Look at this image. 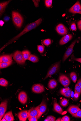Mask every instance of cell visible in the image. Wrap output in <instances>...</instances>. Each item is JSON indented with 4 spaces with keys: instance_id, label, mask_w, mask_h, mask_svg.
Returning a JSON list of instances; mask_svg holds the SVG:
<instances>
[{
    "instance_id": "7402d4cb",
    "label": "cell",
    "mask_w": 81,
    "mask_h": 121,
    "mask_svg": "<svg viewBox=\"0 0 81 121\" xmlns=\"http://www.w3.org/2000/svg\"><path fill=\"white\" fill-rule=\"evenodd\" d=\"M57 85L56 81L54 79L51 80L48 83V86L50 89H53L55 88Z\"/></svg>"
},
{
    "instance_id": "44dd1931",
    "label": "cell",
    "mask_w": 81,
    "mask_h": 121,
    "mask_svg": "<svg viewBox=\"0 0 81 121\" xmlns=\"http://www.w3.org/2000/svg\"><path fill=\"white\" fill-rule=\"evenodd\" d=\"M4 118L7 121H13L14 120L12 111L6 113L4 116Z\"/></svg>"
},
{
    "instance_id": "8d00e7d4",
    "label": "cell",
    "mask_w": 81,
    "mask_h": 121,
    "mask_svg": "<svg viewBox=\"0 0 81 121\" xmlns=\"http://www.w3.org/2000/svg\"><path fill=\"white\" fill-rule=\"evenodd\" d=\"M74 56L72 55L71 57V60H75L78 61L81 63V58H75Z\"/></svg>"
},
{
    "instance_id": "484cf974",
    "label": "cell",
    "mask_w": 81,
    "mask_h": 121,
    "mask_svg": "<svg viewBox=\"0 0 81 121\" xmlns=\"http://www.w3.org/2000/svg\"><path fill=\"white\" fill-rule=\"evenodd\" d=\"M70 76L73 82L76 83L77 80V76L76 73L74 72H71L70 74Z\"/></svg>"
},
{
    "instance_id": "cb8c5ba5",
    "label": "cell",
    "mask_w": 81,
    "mask_h": 121,
    "mask_svg": "<svg viewBox=\"0 0 81 121\" xmlns=\"http://www.w3.org/2000/svg\"><path fill=\"white\" fill-rule=\"evenodd\" d=\"M33 63L37 62L39 61L38 57L35 56L31 54L29 58L28 59Z\"/></svg>"
},
{
    "instance_id": "4316f807",
    "label": "cell",
    "mask_w": 81,
    "mask_h": 121,
    "mask_svg": "<svg viewBox=\"0 0 81 121\" xmlns=\"http://www.w3.org/2000/svg\"><path fill=\"white\" fill-rule=\"evenodd\" d=\"M8 84V81L6 80L3 78L0 79V85L3 86H7Z\"/></svg>"
},
{
    "instance_id": "9c48e42d",
    "label": "cell",
    "mask_w": 81,
    "mask_h": 121,
    "mask_svg": "<svg viewBox=\"0 0 81 121\" xmlns=\"http://www.w3.org/2000/svg\"><path fill=\"white\" fill-rule=\"evenodd\" d=\"M39 105L33 107L30 109L28 112V117H38L39 112Z\"/></svg>"
},
{
    "instance_id": "2e32d148",
    "label": "cell",
    "mask_w": 81,
    "mask_h": 121,
    "mask_svg": "<svg viewBox=\"0 0 81 121\" xmlns=\"http://www.w3.org/2000/svg\"><path fill=\"white\" fill-rule=\"evenodd\" d=\"M72 38L71 34H68L62 37L60 41V44L61 45L65 44L70 41Z\"/></svg>"
},
{
    "instance_id": "d590c367",
    "label": "cell",
    "mask_w": 81,
    "mask_h": 121,
    "mask_svg": "<svg viewBox=\"0 0 81 121\" xmlns=\"http://www.w3.org/2000/svg\"><path fill=\"white\" fill-rule=\"evenodd\" d=\"M29 120L30 121H37V117H31L28 118Z\"/></svg>"
},
{
    "instance_id": "d4e9b609",
    "label": "cell",
    "mask_w": 81,
    "mask_h": 121,
    "mask_svg": "<svg viewBox=\"0 0 81 121\" xmlns=\"http://www.w3.org/2000/svg\"><path fill=\"white\" fill-rule=\"evenodd\" d=\"M22 53L25 60H28L30 55V52L28 50H25L23 51Z\"/></svg>"
},
{
    "instance_id": "ba28073f",
    "label": "cell",
    "mask_w": 81,
    "mask_h": 121,
    "mask_svg": "<svg viewBox=\"0 0 81 121\" xmlns=\"http://www.w3.org/2000/svg\"><path fill=\"white\" fill-rule=\"evenodd\" d=\"M8 101L7 100L2 102L0 105V121L4 115L6 111Z\"/></svg>"
},
{
    "instance_id": "7c38bea8",
    "label": "cell",
    "mask_w": 81,
    "mask_h": 121,
    "mask_svg": "<svg viewBox=\"0 0 81 121\" xmlns=\"http://www.w3.org/2000/svg\"><path fill=\"white\" fill-rule=\"evenodd\" d=\"M18 98L19 101L23 104H25L27 102V95L26 93L24 92H20Z\"/></svg>"
},
{
    "instance_id": "f1b7e54d",
    "label": "cell",
    "mask_w": 81,
    "mask_h": 121,
    "mask_svg": "<svg viewBox=\"0 0 81 121\" xmlns=\"http://www.w3.org/2000/svg\"><path fill=\"white\" fill-rule=\"evenodd\" d=\"M52 0H46L45 1V4L46 7L48 8L51 7L52 5Z\"/></svg>"
},
{
    "instance_id": "e0dca14e",
    "label": "cell",
    "mask_w": 81,
    "mask_h": 121,
    "mask_svg": "<svg viewBox=\"0 0 81 121\" xmlns=\"http://www.w3.org/2000/svg\"><path fill=\"white\" fill-rule=\"evenodd\" d=\"M53 108L54 110L56 112L60 114H62L63 112L62 108L60 106L57 104V100L56 99L54 100Z\"/></svg>"
},
{
    "instance_id": "d6986e66",
    "label": "cell",
    "mask_w": 81,
    "mask_h": 121,
    "mask_svg": "<svg viewBox=\"0 0 81 121\" xmlns=\"http://www.w3.org/2000/svg\"><path fill=\"white\" fill-rule=\"evenodd\" d=\"M80 109L77 106L71 105L68 108L67 111L71 114L73 115L76 113Z\"/></svg>"
},
{
    "instance_id": "d6a6232c",
    "label": "cell",
    "mask_w": 81,
    "mask_h": 121,
    "mask_svg": "<svg viewBox=\"0 0 81 121\" xmlns=\"http://www.w3.org/2000/svg\"><path fill=\"white\" fill-rule=\"evenodd\" d=\"M38 49L40 53H43L44 50V46L42 45H38Z\"/></svg>"
},
{
    "instance_id": "e575fe53",
    "label": "cell",
    "mask_w": 81,
    "mask_h": 121,
    "mask_svg": "<svg viewBox=\"0 0 81 121\" xmlns=\"http://www.w3.org/2000/svg\"><path fill=\"white\" fill-rule=\"evenodd\" d=\"M70 120V118L69 117L67 116H66L63 117L61 118V121H69Z\"/></svg>"
},
{
    "instance_id": "1f68e13d",
    "label": "cell",
    "mask_w": 81,
    "mask_h": 121,
    "mask_svg": "<svg viewBox=\"0 0 81 121\" xmlns=\"http://www.w3.org/2000/svg\"><path fill=\"white\" fill-rule=\"evenodd\" d=\"M73 117L76 118H81V109H80L76 113L72 115Z\"/></svg>"
},
{
    "instance_id": "9a60e30c",
    "label": "cell",
    "mask_w": 81,
    "mask_h": 121,
    "mask_svg": "<svg viewBox=\"0 0 81 121\" xmlns=\"http://www.w3.org/2000/svg\"><path fill=\"white\" fill-rule=\"evenodd\" d=\"M27 111H22L19 112L18 115V117L20 121H25L28 118Z\"/></svg>"
},
{
    "instance_id": "5bb4252c",
    "label": "cell",
    "mask_w": 81,
    "mask_h": 121,
    "mask_svg": "<svg viewBox=\"0 0 81 121\" xmlns=\"http://www.w3.org/2000/svg\"><path fill=\"white\" fill-rule=\"evenodd\" d=\"M60 93L62 95L65 97L70 98L71 96L72 91L69 87H67L61 89Z\"/></svg>"
},
{
    "instance_id": "ee69618b",
    "label": "cell",
    "mask_w": 81,
    "mask_h": 121,
    "mask_svg": "<svg viewBox=\"0 0 81 121\" xmlns=\"http://www.w3.org/2000/svg\"><path fill=\"white\" fill-rule=\"evenodd\" d=\"M4 22L2 20L0 21V26H2L4 25Z\"/></svg>"
},
{
    "instance_id": "5b68a950",
    "label": "cell",
    "mask_w": 81,
    "mask_h": 121,
    "mask_svg": "<svg viewBox=\"0 0 81 121\" xmlns=\"http://www.w3.org/2000/svg\"><path fill=\"white\" fill-rule=\"evenodd\" d=\"M76 41L77 40H76L72 42L71 45L68 48L63 56V62H64L72 53Z\"/></svg>"
},
{
    "instance_id": "b9f144b4",
    "label": "cell",
    "mask_w": 81,
    "mask_h": 121,
    "mask_svg": "<svg viewBox=\"0 0 81 121\" xmlns=\"http://www.w3.org/2000/svg\"><path fill=\"white\" fill-rule=\"evenodd\" d=\"M10 17L8 16H5L4 18V20L6 22L7 21H9L10 19Z\"/></svg>"
},
{
    "instance_id": "6da1fadb",
    "label": "cell",
    "mask_w": 81,
    "mask_h": 121,
    "mask_svg": "<svg viewBox=\"0 0 81 121\" xmlns=\"http://www.w3.org/2000/svg\"><path fill=\"white\" fill-rule=\"evenodd\" d=\"M42 19L40 18L33 22L31 23L28 25L19 35L16 36L10 40L1 49V51L6 47L10 44L14 42L17 40L22 35L25 34L28 32L32 30L35 28L41 23Z\"/></svg>"
},
{
    "instance_id": "8992f818",
    "label": "cell",
    "mask_w": 81,
    "mask_h": 121,
    "mask_svg": "<svg viewBox=\"0 0 81 121\" xmlns=\"http://www.w3.org/2000/svg\"><path fill=\"white\" fill-rule=\"evenodd\" d=\"M69 11L73 13L81 14V6L79 1L77 2L69 10Z\"/></svg>"
},
{
    "instance_id": "74e56055",
    "label": "cell",
    "mask_w": 81,
    "mask_h": 121,
    "mask_svg": "<svg viewBox=\"0 0 81 121\" xmlns=\"http://www.w3.org/2000/svg\"><path fill=\"white\" fill-rule=\"evenodd\" d=\"M71 28L73 31H76L77 29V28L75 23H73L72 24L71 26Z\"/></svg>"
},
{
    "instance_id": "ab89813d",
    "label": "cell",
    "mask_w": 81,
    "mask_h": 121,
    "mask_svg": "<svg viewBox=\"0 0 81 121\" xmlns=\"http://www.w3.org/2000/svg\"><path fill=\"white\" fill-rule=\"evenodd\" d=\"M34 3V5H35L36 7H38V5L39 2L40 1L38 0H33V1Z\"/></svg>"
},
{
    "instance_id": "4fadbf2b",
    "label": "cell",
    "mask_w": 81,
    "mask_h": 121,
    "mask_svg": "<svg viewBox=\"0 0 81 121\" xmlns=\"http://www.w3.org/2000/svg\"><path fill=\"white\" fill-rule=\"evenodd\" d=\"M39 112L37 117L38 119H39L42 115L44 113L47 109V106L45 103L43 101L39 105Z\"/></svg>"
},
{
    "instance_id": "f35d334b",
    "label": "cell",
    "mask_w": 81,
    "mask_h": 121,
    "mask_svg": "<svg viewBox=\"0 0 81 121\" xmlns=\"http://www.w3.org/2000/svg\"><path fill=\"white\" fill-rule=\"evenodd\" d=\"M80 94L76 92H75V93L74 95V98L75 100H77L79 98Z\"/></svg>"
},
{
    "instance_id": "30bf717a",
    "label": "cell",
    "mask_w": 81,
    "mask_h": 121,
    "mask_svg": "<svg viewBox=\"0 0 81 121\" xmlns=\"http://www.w3.org/2000/svg\"><path fill=\"white\" fill-rule=\"evenodd\" d=\"M56 30L60 35H64L67 34V28L63 24H60L56 27Z\"/></svg>"
},
{
    "instance_id": "7a4b0ae2",
    "label": "cell",
    "mask_w": 81,
    "mask_h": 121,
    "mask_svg": "<svg viewBox=\"0 0 81 121\" xmlns=\"http://www.w3.org/2000/svg\"><path fill=\"white\" fill-rule=\"evenodd\" d=\"M12 17L13 22L16 26L18 28L22 26L23 22V18L19 13L15 11H13Z\"/></svg>"
},
{
    "instance_id": "3957f363",
    "label": "cell",
    "mask_w": 81,
    "mask_h": 121,
    "mask_svg": "<svg viewBox=\"0 0 81 121\" xmlns=\"http://www.w3.org/2000/svg\"><path fill=\"white\" fill-rule=\"evenodd\" d=\"M13 57L14 60L18 64H24L26 60H25L22 53L19 51H17L13 54Z\"/></svg>"
},
{
    "instance_id": "7bdbcfd3",
    "label": "cell",
    "mask_w": 81,
    "mask_h": 121,
    "mask_svg": "<svg viewBox=\"0 0 81 121\" xmlns=\"http://www.w3.org/2000/svg\"><path fill=\"white\" fill-rule=\"evenodd\" d=\"M77 83L80 87L81 89V78L80 79L78 80Z\"/></svg>"
},
{
    "instance_id": "83f0119b",
    "label": "cell",
    "mask_w": 81,
    "mask_h": 121,
    "mask_svg": "<svg viewBox=\"0 0 81 121\" xmlns=\"http://www.w3.org/2000/svg\"><path fill=\"white\" fill-rule=\"evenodd\" d=\"M68 103V100L67 99L63 98L61 101L60 104L62 106L65 107L67 105Z\"/></svg>"
},
{
    "instance_id": "bcb514c9",
    "label": "cell",
    "mask_w": 81,
    "mask_h": 121,
    "mask_svg": "<svg viewBox=\"0 0 81 121\" xmlns=\"http://www.w3.org/2000/svg\"><path fill=\"white\" fill-rule=\"evenodd\" d=\"M1 121H7V120L5 118H3L2 120H1Z\"/></svg>"
},
{
    "instance_id": "f6af8a7d",
    "label": "cell",
    "mask_w": 81,
    "mask_h": 121,
    "mask_svg": "<svg viewBox=\"0 0 81 121\" xmlns=\"http://www.w3.org/2000/svg\"><path fill=\"white\" fill-rule=\"evenodd\" d=\"M61 118H59L57 119V120H56L55 121H61Z\"/></svg>"
},
{
    "instance_id": "ac0fdd59",
    "label": "cell",
    "mask_w": 81,
    "mask_h": 121,
    "mask_svg": "<svg viewBox=\"0 0 81 121\" xmlns=\"http://www.w3.org/2000/svg\"><path fill=\"white\" fill-rule=\"evenodd\" d=\"M12 60V54L4 55L1 56L0 58V62L1 63L8 62Z\"/></svg>"
},
{
    "instance_id": "f546056e",
    "label": "cell",
    "mask_w": 81,
    "mask_h": 121,
    "mask_svg": "<svg viewBox=\"0 0 81 121\" xmlns=\"http://www.w3.org/2000/svg\"><path fill=\"white\" fill-rule=\"evenodd\" d=\"M51 43V41L49 39H45L43 41L44 44L46 46H48L50 45Z\"/></svg>"
},
{
    "instance_id": "4dcf8cb0",
    "label": "cell",
    "mask_w": 81,
    "mask_h": 121,
    "mask_svg": "<svg viewBox=\"0 0 81 121\" xmlns=\"http://www.w3.org/2000/svg\"><path fill=\"white\" fill-rule=\"evenodd\" d=\"M75 92H77L80 94L81 93V89L77 83L75 85Z\"/></svg>"
},
{
    "instance_id": "52a82bcc",
    "label": "cell",
    "mask_w": 81,
    "mask_h": 121,
    "mask_svg": "<svg viewBox=\"0 0 81 121\" xmlns=\"http://www.w3.org/2000/svg\"><path fill=\"white\" fill-rule=\"evenodd\" d=\"M32 90L34 93L39 94L43 92L45 90L44 86L40 84H34L33 86Z\"/></svg>"
},
{
    "instance_id": "8fae6325",
    "label": "cell",
    "mask_w": 81,
    "mask_h": 121,
    "mask_svg": "<svg viewBox=\"0 0 81 121\" xmlns=\"http://www.w3.org/2000/svg\"><path fill=\"white\" fill-rule=\"evenodd\" d=\"M59 81L61 83L64 87L68 86L70 83V81L66 76L62 75L60 76Z\"/></svg>"
},
{
    "instance_id": "836d02e7",
    "label": "cell",
    "mask_w": 81,
    "mask_h": 121,
    "mask_svg": "<svg viewBox=\"0 0 81 121\" xmlns=\"http://www.w3.org/2000/svg\"><path fill=\"white\" fill-rule=\"evenodd\" d=\"M56 118L53 116H48L46 121H54L55 120Z\"/></svg>"
},
{
    "instance_id": "277c9868",
    "label": "cell",
    "mask_w": 81,
    "mask_h": 121,
    "mask_svg": "<svg viewBox=\"0 0 81 121\" xmlns=\"http://www.w3.org/2000/svg\"><path fill=\"white\" fill-rule=\"evenodd\" d=\"M60 61H59L56 63L52 66L48 71L47 75L43 79L44 80L49 77H51L59 70L60 68Z\"/></svg>"
},
{
    "instance_id": "ffe728a7",
    "label": "cell",
    "mask_w": 81,
    "mask_h": 121,
    "mask_svg": "<svg viewBox=\"0 0 81 121\" xmlns=\"http://www.w3.org/2000/svg\"><path fill=\"white\" fill-rule=\"evenodd\" d=\"M11 1L9 0L0 4V13L1 15L4 12L6 7Z\"/></svg>"
},
{
    "instance_id": "603a6c76",
    "label": "cell",
    "mask_w": 81,
    "mask_h": 121,
    "mask_svg": "<svg viewBox=\"0 0 81 121\" xmlns=\"http://www.w3.org/2000/svg\"><path fill=\"white\" fill-rule=\"evenodd\" d=\"M13 61L12 60L10 61L7 62H3L0 63V68L1 69L7 68L12 64Z\"/></svg>"
},
{
    "instance_id": "60d3db41",
    "label": "cell",
    "mask_w": 81,
    "mask_h": 121,
    "mask_svg": "<svg viewBox=\"0 0 81 121\" xmlns=\"http://www.w3.org/2000/svg\"><path fill=\"white\" fill-rule=\"evenodd\" d=\"M77 25L79 29L81 30V20L79 21L78 22Z\"/></svg>"
}]
</instances>
